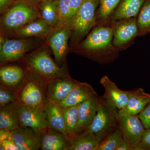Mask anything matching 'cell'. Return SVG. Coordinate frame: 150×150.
Here are the masks:
<instances>
[{"instance_id":"obj_1","label":"cell","mask_w":150,"mask_h":150,"mask_svg":"<svg viewBox=\"0 0 150 150\" xmlns=\"http://www.w3.org/2000/svg\"><path fill=\"white\" fill-rule=\"evenodd\" d=\"M112 38L111 22L110 25L103 23L93 28L85 39L78 43L75 52L100 64H108L115 59L118 51L112 45Z\"/></svg>"},{"instance_id":"obj_2","label":"cell","mask_w":150,"mask_h":150,"mask_svg":"<svg viewBox=\"0 0 150 150\" xmlns=\"http://www.w3.org/2000/svg\"><path fill=\"white\" fill-rule=\"evenodd\" d=\"M48 81L25 65V74L20 87L16 91L19 104L30 107L43 108L47 99Z\"/></svg>"},{"instance_id":"obj_3","label":"cell","mask_w":150,"mask_h":150,"mask_svg":"<svg viewBox=\"0 0 150 150\" xmlns=\"http://www.w3.org/2000/svg\"><path fill=\"white\" fill-rule=\"evenodd\" d=\"M52 51L45 42L29 52L21 62L42 76L47 81L68 74L65 66L61 67L51 58Z\"/></svg>"},{"instance_id":"obj_4","label":"cell","mask_w":150,"mask_h":150,"mask_svg":"<svg viewBox=\"0 0 150 150\" xmlns=\"http://www.w3.org/2000/svg\"><path fill=\"white\" fill-rule=\"evenodd\" d=\"M39 18L38 8L25 0H16L11 6L1 15V33L6 37L15 30Z\"/></svg>"},{"instance_id":"obj_5","label":"cell","mask_w":150,"mask_h":150,"mask_svg":"<svg viewBox=\"0 0 150 150\" xmlns=\"http://www.w3.org/2000/svg\"><path fill=\"white\" fill-rule=\"evenodd\" d=\"M99 0H84L69 26L71 30V45H77L96 24V11Z\"/></svg>"},{"instance_id":"obj_6","label":"cell","mask_w":150,"mask_h":150,"mask_svg":"<svg viewBox=\"0 0 150 150\" xmlns=\"http://www.w3.org/2000/svg\"><path fill=\"white\" fill-rule=\"evenodd\" d=\"M46 38L40 37L23 38L12 39L6 37L3 46L0 48V64L21 62L30 52L45 43Z\"/></svg>"},{"instance_id":"obj_7","label":"cell","mask_w":150,"mask_h":150,"mask_svg":"<svg viewBox=\"0 0 150 150\" xmlns=\"http://www.w3.org/2000/svg\"><path fill=\"white\" fill-rule=\"evenodd\" d=\"M119 109L105 101L98 110L88 129L100 141L118 128Z\"/></svg>"},{"instance_id":"obj_8","label":"cell","mask_w":150,"mask_h":150,"mask_svg":"<svg viewBox=\"0 0 150 150\" xmlns=\"http://www.w3.org/2000/svg\"><path fill=\"white\" fill-rule=\"evenodd\" d=\"M118 118V127L124 142L132 150H140L139 146L145 129L138 115H130L119 110Z\"/></svg>"},{"instance_id":"obj_9","label":"cell","mask_w":150,"mask_h":150,"mask_svg":"<svg viewBox=\"0 0 150 150\" xmlns=\"http://www.w3.org/2000/svg\"><path fill=\"white\" fill-rule=\"evenodd\" d=\"M71 35L69 26L56 27L46 37L45 42L52 51L55 62L61 67L65 66L68 52V43Z\"/></svg>"},{"instance_id":"obj_10","label":"cell","mask_w":150,"mask_h":150,"mask_svg":"<svg viewBox=\"0 0 150 150\" xmlns=\"http://www.w3.org/2000/svg\"><path fill=\"white\" fill-rule=\"evenodd\" d=\"M110 22L113 31L112 45L118 51L129 46L139 35L136 18Z\"/></svg>"},{"instance_id":"obj_11","label":"cell","mask_w":150,"mask_h":150,"mask_svg":"<svg viewBox=\"0 0 150 150\" xmlns=\"http://www.w3.org/2000/svg\"><path fill=\"white\" fill-rule=\"evenodd\" d=\"M21 127H30L43 131L48 127L43 108L30 107L18 103Z\"/></svg>"},{"instance_id":"obj_12","label":"cell","mask_w":150,"mask_h":150,"mask_svg":"<svg viewBox=\"0 0 150 150\" xmlns=\"http://www.w3.org/2000/svg\"><path fill=\"white\" fill-rule=\"evenodd\" d=\"M76 82L69 74L48 81L46 93L48 102L57 104L62 102L66 98Z\"/></svg>"},{"instance_id":"obj_13","label":"cell","mask_w":150,"mask_h":150,"mask_svg":"<svg viewBox=\"0 0 150 150\" xmlns=\"http://www.w3.org/2000/svg\"><path fill=\"white\" fill-rule=\"evenodd\" d=\"M43 131H37L30 127H21L12 131V139L19 150L40 149Z\"/></svg>"},{"instance_id":"obj_14","label":"cell","mask_w":150,"mask_h":150,"mask_svg":"<svg viewBox=\"0 0 150 150\" xmlns=\"http://www.w3.org/2000/svg\"><path fill=\"white\" fill-rule=\"evenodd\" d=\"M105 101L97 93L78 105L81 134L88 129L99 107Z\"/></svg>"},{"instance_id":"obj_15","label":"cell","mask_w":150,"mask_h":150,"mask_svg":"<svg viewBox=\"0 0 150 150\" xmlns=\"http://www.w3.org/2000/svg\"><path fill=\"white\" fill-rule=\"evenodd\" d=\"M100 83L104 88V93L102 96L106 102L119 110L126 107L128 100L127 91L120 89L107 76L101 78Z\"/></svg>"},{"instance_id":"obj_16","label":"cell","mask_w":150,"mask_h":150,"mask_svg":"<svg viewBox=\"0 0 150 150\" xmlns=\"http://www.w3.org/2000/svg\"><path fill=\"white\" fill-rule=\"evenodd\" d=\"M54 28L43 19L39 17L30 23L16 30L6 37H40L46 38Z\"/></svg>"},{"instance_id":"obj_17","label":"cell","mask_w":150,"mask_h":150,"mask_svg":"<svg viewBox=\"0 0 150 150\" xmlns=\"http://www.w3.org/2000/svg\"><path fill=\"white\" fill-rule=\"evenodd\" d=\"M96 94L89 84L77 81L66 98L58 105L62 108L76 106Z\"/></svg>"},{"instance_id":"obj_18","label":"cell","mask_w":150,"mask_h":150,"mask_svg":"<svg viewBox=\"0 0 150 150\" xmlns=\"http://www.w3.org/2000/svg\"><path fill=\"white\" fill-rule=\"evenodd\" d=\"M43 109L48 123V128L71 138L72 136L66 125L62 108L57 103L48 102Z\"/></svg>"},{"instance_id":"obj_19","label":"cell","mask_w":150,"mask_h":150,"mask_svg":"<svg viewBox=\"0 0 150 150\" xmlns=\"http://www.w3.org/2000/svg\"><path fill=\"white\" fill-rule=\"evenodd\" d=\"M25 74V65L23 68L16 65L5 64L1 65L0 68L1 83L16 92L23 81Z\"/></svg>"},{"instance_id":"obj_20","label":"cell","mask_w":150,"mask_h":150,"mask_svg":"<svg viewBox=\"0 0 150 150\" xmlns=\"http://www.w3.org/2000/svg\"><path fill=\"white\" fill-rule=\"evenodd\" d=\"M70 138L65 134L47 128L43 130L40 149L69 150Z\"/></svg>"},{"instance_id":"obj_21","label":"cell","mask_w":150,"mask_h":150,"mask_svg":"<svg viewBox=\"0 0 150 150\" xmlns=\"http://www.w3.org/2000/svg\"><path fill=\"white\" fill-rule=\"evenodd\" d=\"M20 128L18 101L0 107V129L13 131Z\"/></svg>"},{"instance_id":"obj_22","label":"cell","mask_w":150,"mask_h":150,"mask_svg":"<svg viewBox=\"0 0 150 150\" xmlns=\"http://www.w3.org/2000/svg\"><path fill=\"white\" fill-rule=\"evenodd\" d=\"M128 100L123 111L132 115H138L150 102V94L145 92L142 88L134 89L127 91Z\"/></svg>"},{"instance_id":"obj_23","label":"cell","mask_w":150,"mask_h":150,"mask_svg":"<svg viewBox=\"0 0 150 150\" xmlns=\"http://www.w3.org/2000/svg\"><path fill=\"white\" fill-rule=\"evenodd\" d=\"M145 0H123L110 17L111 22L137 18Z\"/></svg>"},{"instance_id":"obj_24","label":"cell","mask_w":150,"mask_h":150,"mask_svg":"<svg viewBox=\"0 0 150 150\" xmlns=\"http://www.w3.org/2000/svg\"><path fill=\"white\" fill-rule=\"evenodd\" d=\"M69 150H97L100 141L88 129L70 138Z\"/></svg>"},{"instance_id":"obj_25","label":"cell","mask_w":150,"mask_h":150,"mask_svg":"<svg viewBox=\"0 0 150 150\" xmlns=\"http://www.w3.org/2000/svg\"><path fill=\"white\" fill-rule=\"evenodd\" d=\"M39 17L43 19L51 27L55 28L59 21L57 1L45 0L38 6Z\"/></svg>"},{"instance_id":"obj_26","label":"cell","mask_w":150,"mask_h":150,"mask_svg":"<svg viewBox=\"0 0 150 150\" xmlns=\"http://www.w3.org/2000/svg\"><path fill=\"white\" fill-rule=\"evenodd\" d=\"M62 108L66 125L72 137L80 134L78 105Z\"/></svg>"},{"instance_id":"obj_27","label":"cell","mask_w":150,"mask_h":150,"mask_svg":"<svg viewBox=\"0 0 150 150\" xmlns=\"http://www.w3.org/2000/svg\"><path fill=\"white\" fill-rule=\"evenodd\" d=\"M139 35L150 33V0H145L137 18Z\"/></svg>"},{"instance_id":"obj_28","label":"cell","mask_w":150,"mask_h":150,"mask_svg":"<svg viewBox=\"0 0 150 150\" xmlns=\"http://www.w3.org/2000/svg\"><path fill=\"white\" fill-rule=\"evenodd\" d=\"M124 142L121 131L118 127L100 142L97 150H116Z\"/></svg>"},{"instance_id":"obj_29","label":"cell","mask_w":150,"mask_h":150,"mask_svg":"<svg viewBox=\"0 0 150 150\" xmlns=\"http://www.w3.org/2000/svg\"><path fill=\"white\" fill-rule=\"evenodd\" d=\"M121 0H100L98 18L103 23L110 18L114 10Z\"/></svg>"},{"instance_id":"obj_30","label":"cell","mask_w":150,"mask_h":150,"mask_svg":"<svg viewBox=\"0 0 150 150\" xmlns=\"http://www.w3.org/2000/svg\"><path fill=\"white\" fill-rule=\"evenodd\" d=\"M59 21L56 27L68 26L70 11V0H57Z\"/></svg>"},{"instance_id":"obj_31","label":"cell","mask_w":150,"mask_h":150,"mask_svg":"<svg viewBox=\"0 0 150 150\" xmlns=\"http://www.w3.org/2000/svg\"><path fill=\"white\" fill-rule=\"evenodd\" d=\"M17 101L16 92L6 86L0 85V107Z\"/></svg>"},{"instance_id":"obj_32","label":"cell","mask_w":150,"mask_h":150,"mask_svg":"<svg viewBox=\"0 0 150 150\" xmlns=\"http://www.w3.org/2000/svg\"><path fill=\"white\" fill-rule=\"evenodd\" d=\"M84 0H70V11L68 18V26H69L73 18L82 4Z\"/></svg>"},{"instance_id":"obj_33","label":"cell","mask_w":150,"mask_h":150,"mask_svg":"<svg viewBox=\"0 0 150 150\" xmlns=\"http://www.w3.org/2000/svg\"><path fill=\"white\" fill-rule=\"evenodd\" d=\"M138 116L145 129H150V102Z\"/></svg>"},{"instance_id":"obj_34","label":"cell","mask_w":150,"mask_h":150,"mask_svg":"<svg viewBox=\"0 0 150 150\" xmlns=\"http://www.w3.org/2000/svg\"><path fill=\"white\" fill-rule=\"evenodd\" d=\"M140 150H150V129H145L139 146Z\"/></svg>"},{"instance_id":"obj_35","label":"cell","mask_w":150,"mask_h":150,"mask_svg":"<svg viewBox=\"0 0 150 150\" xmlns=\"http://www.w3.org/2000/svg\"><path fill=\"white\" fill-rule=\"evenodd\" d=\"M1 150H19L12 138L0 142Z\"/></svg>"},{"instance_id":"obj_36","label":"cell","mask_w":150,"mask_h":150,"mask_svg":"<svg viewBox=\"0 0 150 150\" xmlns=\"http://www.w3.org/2000/svg\"><path fill=\"white\" fill-rule=\"evenodd\" d=\"M15 0H0V14L6 12L15 2Z\"/></svg>"},{"instance_id":"obj_37","label":"cell","mask_w":150,"mask_h":150,"mask_svg":"<svg viewBox=\"0 0 150 150\" xmlns=\"http://www.w3.org/2000/svg\"><path fill=\"white\" fill-rule=\"evenodd\" d=\"M11 138H12V131L6 129H0V142Z\"/></svg>"},{"instance_id":"obj_38","label":"cell","mask_w":150,"mask_h":150,"mask_svg":"<svg viewBox=\"0 0 150 150\" xmlns=\"http://www.w3.org/2000/svg\"><path fill=\"white\" fill-rule=\"evenodd\" d=\"M116 150H132L131 148L128 144L124 142L120 145Z\"/></svg>"},{"instance_id":"obj_39","label":"cell","mask_w":150,"mask_h":150,"mask_svg":"<svg viewBox=\"0 0 150 150\" xmlns=\"http://www.w3.org/2000/svg\"><path fill=\"white\" fill-rule=\"evenodd\" d=\"M25 1L29 2V3H31L32 4L38 7L39 4L45 0H25Z\"/></svg>"},{"instance_id":"obj_40","label":"cell","mask_w":150,"mask_h":150,"mask_svg":"<svg viewBox=\"0 0 150 150\" xmlns=\"http://www.w3.org/2000/svg\"><path fill=\"white\" fill-rule=\"evenodd\" d=\"M55 1H57V0H55Z\"/></svg>"},{"instance_id":"obj_41","label":"cell","mask_w":150,"mask_h":150,"mask_svg":"<svg viewBox=\"0 0 150 150\" xmlns=\"http://www.w3.org/2000/svg\"><path fill=\"white\" fill-rule=\"evenodd\" d=\"M15 1H16V0H15Z\"/></svg>"}]
</instances>
